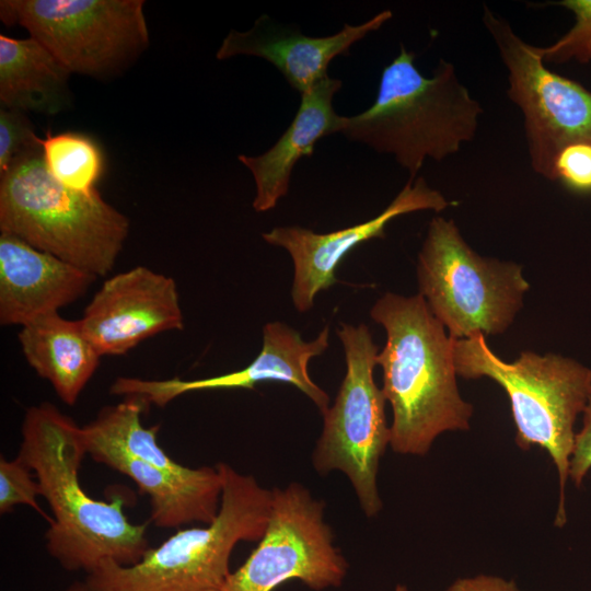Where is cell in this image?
<instances>
[{
	"instance_id": "2e32d148",
	"label": "cell",
	"mask_w": 591,
	"mask_h": 591,
	"mask_svg": "<svg viewBox=\"0 0 591 591\" xmlns=\"http://www.w3.org/2000/svg\"><path fill=\"white\" fill-rule=\"evenodd\" d=\"M96 279L21 239L0 233V323L21 327L77 301Z\"/></svg>"
},
{
	"instance_id": "5bb4252c",
	"label": "cell",
	"mask_w": 591,
	"mask_h": 591,
	"mask_svg": "<svg viewBox=\"0 0 591 591\" xmlns=\"http://www.w3.org/2000/svg\"><path fill=\"white\" fill-rule=\"evenodd\" d=\"M80 321L102 356L125 355L152 336L184 327L174 279L144 266L106 279Z\"/></svg>"
},
{
	"instance_id": "44dd1931",
	"label": "cell",
	"mask_w": 591,
	"mask_h": 591,
	"mask_svg": "<svg viewBox=\"0 0 591 591\" xmlns=\"http://www.w3.org/2000/svg\"><path fill=\"white\" fill-rule=\"evenodd\" d=\"M43 157L50 175L77 192H92L104 171L99 144L78 132L46 134L42 139Z\"/></svg>"
},
{
	"instance_id": "52a82bcc",
	"label": "cell",
	"mask_w": 591,
	"mask_h": 591,
	"mask_svg": "<svg viewBox=\"0 0 591 591\" xmlns=\"http://www.w3.org/2000/svg\"><path fill=\"white\" fill-rule=\"evenodd\" d=\"M417 281L418 293L454 340L507 331L530 289L519 264L478 255L455 222L442 217L429 222Z\"/></svg>"
},
{
	"instance_id": "4316f807",
	"label": "cell",
	"mask_w": 591,
	"mask_h": 591,
	"mask_svg": "<svg viewBox=\"0 0 591 591\" xmlns=\"http://www.w3.org/2000/svg\"><path fill=\"white\" fill-rule=\"evenodd\" d=\"M443 591H520L513 580L498 576L477 575L459 578Z\"/></svg>"
},
{
	"instance_id": "484cf974",
	"label": "cell",
	"mask_w": 591,
	"mask_h": 591,
	"mask_svg": "<svg viewBox=\"0 0 591 591\" xmlns=\"http://www.w3.org/2000/svg\"><path fill=\"white\" fill-rule=\"evenodd\" d=\"M591 470V394L582 413V427L576 432L569 478L579 487Z\"/></svg>"
},
{
	"instance_id": "d4e9b609",
	"label": "cell",
	"mask_w": 591,
	"mask_h": 591,
	"mask_svg": "<svg viewBox=\"0 0 591 591\" xmlns=\"http://www.w3.org/2000/svg\"><path fill=\"white\" fill-rule=\"evenodd\" d=\"M555 181L568 189L591 193V143L578 142L565 147L555 160Z\"/></svg>"
},
{
	"instance_id": "9a60e30c",
	"label": "cell",
	"mask_w": 591,
	"mask_h": 591,
	"mask_svg": "<svg viewBox=\"0 0 591 591\" xmlns=\"http://www.w3.org/2000/svg\"><path fill=\"white\" fill-rule=\"evenodd\" d=\"M392 16V11L384 10L362 24H344L334 35L310 37L297 28L277 26L264 14L248 31H230L216 58L224 60L237 55L263 58L280 71L291 88L303 94L328 77L327 68L335 57L349 55L355 43L379 30Z\"/></svg>"
},
{
	"instance_id": "7c38bea8",
	"label": "cell",
	"mask_w": 591,
	"mask_h": 591,
	"mask_svg": "<svg viewBox=\"0 0 591 591\" xmlns=\"http://www.w3.org/2000/svg\"><path fill=\"white\" fill-rule=\"evenodd\" d=\"M329 345V328L305 341L300 333L282 322H269L263 328V347L245 368L230 373L197 379L144 380L119 376L109 387L111 394L138 396L148 405L164 407L176 397L195 391L222 389H254L262 382L288 383L299 389L323 415L329 407V396L310 378L308 366Z\"/></svg>"
},
{
	"instance_id": "7402d4cb",
	"label": "cell",
	"mask_w": 591,
	"mask_h": 591,
	"mask_svg": "<svg viewBox=\"0 0 591 591\" xmlns=\"http://www.w3.org/2000/svg\"><path fill=\"white\" fill-rule=\"evenodd\" d=\"M571 11L575 16L572 27L553 44L537 47L545 63H564L576 60L591 61V0H563L556 2Z\"/></svg>"
},
{
	"instance_id": "5b68a950",
	"label": "cell",
	"mask_w": 591,
	"mask_h": 591,
	"mask_svg": "<svg viewBox=\"0 0 591 591\" xmlns=\"http://www.w3.org/2000/svg\"><path fill=\"white\" fill-rule=\"evenodd\" d=\"M0 231L97 278L114 267L129 220L97 189L77 192L57 182L39 149L0 176Z\"/></svg>"
},
{
	"instance_id": "8992f818",
	"label": "cell",
	"mask_w": 591,
	"mask_h": 591,
	"mask_svg": "<svg viewBox=\"0 0 591 591\" xmlns=\"http://www.w3.org/2000/svg\"><path fill=\"white\" fill-rule=\"evenodd\" d=\"M456 374L487 376L507 393L515 425V443L522 450L538 445L551 456L559 479L555 525L567 521L565 489L575 445V422L591 394V369L558 354L522 351L512 362L499 358L483 333L454 340Z\"/></svg>"
},
{
	"instance_id": "3957f363",
	"label": "cell",
	"mask_w": 591,
	"mask_h": 591,
	"mask_svg": "<svg viewBox=\"0 0 591 591\" xmlns=\"http://www.w3.org/2000/svg\"><path fill=\"white\" fill-rule=\"evenodd\" d=\"M482 113L453 63L440 59L432 76L425 77L415 54L402 44L381 73L374 103L360 114L341 116L338 132L392 154L414 179L426 159L440 162L472 141Z\"/></svg>"
},
{
	"instance_id": "277c9868",
	"label": "cell",
	"mask_w": 591,
	"mask_h": 591,
	"mask_svg": "<svg viewBox=\"0 0 591 591\" xmlns=\"http://www.w3.org/2000/svg\"><path fill=\"white\" fill-rule=\"evenodd\" d=\"M218 514L204 526L178 529L135 565L103 560L85 581L94 591H219L240 542H258L271 510L273 490L220 462Z\"/></svg>"
},
{
	"instance_id": "ba28073f",
	"label": "cell",
	"mask_w": 591,
	"mask_h": 591,
	"mask_svg": "<svg viewBox=\"0 0 591 591\" xmlns=\"http://www.w3.org/2000/svg\"><path fill=\"white\" fill-rule=\"evenodd\" d=\"M336 334L345 351L346 374L333 405L323 414V430L312 463L321 475L343 472L363 513L371 518L383 507L376 476L391 440L386 399L373 379L379 348L366 324L341 323Z\"/></svg>"
},
{
	"instance_id": "e0dca14e",
	"label": "cell",
	"mask_w": 591,
	"mask_h": 591,
	"mask_svg": "<svg viewBox=\"0 0 591 591\" xmlns=\"http://www.w3.org/2000/svg\"><path fill=\"white\" fill-rule=\"evenodd\" d=\"M83 433V431H82ZM88 455L130 478L150 499V521L162 529L208 524L218 514L222 478L215 466L186 467L175 473L159 468L102 441L85 438Z\"/></svg>"
},
{
	"instance_id": "83f0119b",
	"label": "cell",
	"mask_w": 591,
	"mask_h": 591,
	"mask_svg": "<svg viewBox=\"0 0 591 591\" xmlns=\"http://www.w3.org/2000/svg\"><path fill=\"white\" fill-rule=\"evenodd\" d=\"M65 591H94V590L84 580V581H76L71 583Z\"/></svg>"
},
{
	"instance_id": "7a4b0ae2",
	"label": "cell",
	"mask_w": 591,
	"mask_h": 591,
	"mask_svg": "<svg viewBox=\"0 0 591 591\" xmlns=\"http://www.w3.org/2000/svg\"><path fill=\"white\" fill-rule=\"evenodd\" d=\"M370 316L386 332L375 362L393 412L392 450L425 455L442 432L467 430L474 408L457 389L454 339L422 296L386 292L375 301Z\"/></svg>"
},
{
	"instance_id": "ffe728a7",
	"label": "cell",
	"mask_w": 591,
	"mask_h": 591,
	"mask_svg": "<svg viewBox=\"0 0 591 591\" xmlns=\"http://www.w3.org/2000/svg\"><path fill=\"white\" fill-rule=\"evenodd\" d=\"M70 72L39 42L0 35V104L57 114L69 105Z\"/></svg>"
},
{
	"instance_id": "6da1fadb",
	"label": "cell",
	"mask_w": 591,
	"mask_h": 591,
	"mask_svg": "<svg viewBox=\"0 0 591 591\" xmlns=\"http://www.w3.org/2000/svg\"><path fill=\"white\" fill-rule=\"evenodd\" d=\"M19 456L34 473L53 515L47 553L67 571H94L103 560L137 564L150 548L147 523H132L118 495L94 499L80 484L88 455L82 427L50 403L30 407L21 426Z\"/></svg>"
},
{
	"instance_id": "cb8c5ba5",
	"label": "cell",
	"mask_w": 591,
	"mask_h": 591,
	"mask_svg": "<svg viewBox=\"0 0 591 591\" xmlns=\"http://www.w3.org/2000/svg\"><path fill=\"white\" fill-rule=\"evenodd\" d=\"M42 149V139L24 112L1 107L0 109V176L12 163Z\"/></svg>"
},
{
	"instance_id": "4fadbf2b",
	"label": "cell",
	"mask_w": 591,
	"mask_h": 591,
	"mask_svg": "<svg viewBox=\"0 0 591 591\" xmlns=\"http://www.w3.org/2000/svg\"><path fill=\"white\" fill-rule=\"evenodd\" d=\"M453 205L422 177L408 179L392 202L376 217L328 233L301 227H277L262 234L271 245L285 248L293 262L291 299L299 313L314 305L316 294L337 283L336 268L359 244L385 236V227L394 218L419 210L442 211Z\"/></svg>"
},
{
	"instance_id": "d6986e66",
	"label": "cell",
	"mask_w": 591,
	"mask_h": 591,
	"mask_svg": "<svg viewBox=\"0 0 591 591\" xmlns=\"http://www.w3.org/2000/svg\"><path fill=\"white\" fill-rule=\"evenodd\" d=\"M18 337L28 364L65 404L74 405L102 357L81 321L45 315L22 326Z\"/></svg>"
},
{
	"instance_id": "8fae6325",
	"label": "cell",
	"mask_w": 591,
	"mask_h": 591,
	"mask_svg": "<svg viewBox=\"0 0 591 591\" xmlns=\"http://www.w3.org/2000/svg\"><path fill=\"white\" fill-rule=\"evenodd\" d=\"M271 490L264 535L219 591H273L293 579L315 591L339 587L348 564L334 545L324 502L299 483Z\"/></svg>"
},
{
	"instance_id": "ac0fdd59",
	"label": "cell",
	"mask_w": 591,
	"mask_h": 591,
	"mask_svg": "<svg viewBox=\"0 0 591 591\" xmlns=\"http://www.w3.org/2000/svg\"><path fill=\"white\" fill-rule=\"evenodd\" d=\"M340 88L341 81L329 77L317 82L301 94L293 120L268 151L257 157H237L254 177L253 208L257 212L275 208L288 193L297 162L303 157H312L321 138L339 131L341 116L334 111L333 97Z\"/></svg>"
},
{
	"instance_id": "30bf717a",
	"label": "cell",
	"mask_w": 591,
	"mask_h": 591,
	"mask_svg": "<svg viewBox=\"0 0 591 591\" xmlns=\"http://www.w3.org/2000/svg\"><path fill=\"white\" fill-rule=\"evenodd\" d=\"M483 23L508 72L507 94L522 114L531 167L555 181L558 153L572 143H591V91L549 70L537 46L488 7Z\"/></svg>"
},
{
	"instance_id": "9c48e42d",
	"label": "cell",
	"mask_w": 591,
	"mask_h": 591,
	"mask_svg": "<svg viewBox=\"0 0 591 591\" xmlns=\"http://www.w3.org/2000/svg\"><path fill=\"white\" fill-rule=\"evenodd\" d=\"M142 0H2L3 23L19 24L70 72L106 78L149 44Z\"/></svg>"
},
{
	"instance_id": "f1b7e54d",
	"label": "cell",
	"mask_w": 591,
	"mask_h": 591,
	"mask_svg": "<svg viewBox=\"0 0 591 591\" xmlns=\"http://www.w3.org/2000/svg\"><path fill=\"white\" fill-rule=\"evenodd\" d=\"M395 591H408V589L403 584H397Z\"/></svg>"
},
{
	"instance_id": "603a6c76",
	"label": "cell",
	"mask_w": 591,
	"mask_h": 591,
	"mask_svg": "<svg viewBox=\"0 0 591 591\" xmlns=\"http://www.w3.org/2000/svg\"><path fill=\"white\" fill-rule=\"evenodd\" d=\"M42 496L40 486L32 470L19 457H0V513L12 512L14 507L25 505L38 512L49 524L53 518L47 515L37 502Z\"/></svg>"
}]
</instances>
